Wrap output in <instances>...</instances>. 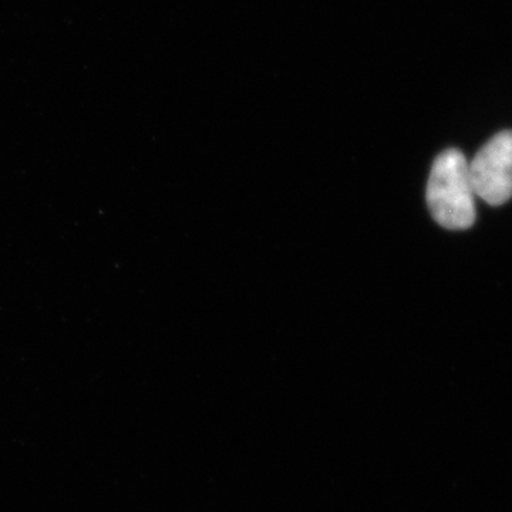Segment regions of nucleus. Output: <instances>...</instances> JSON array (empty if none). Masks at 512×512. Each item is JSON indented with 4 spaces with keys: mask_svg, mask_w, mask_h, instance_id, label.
Returning a JSON list of instances; mask_svg holds the SVG:
<instances>
[{
    "mask_svg": "<svg viewBox=\"0 0 512 512\" xmlns=\"http://www.w3.org/2000/svg\"><path fill=\"white\" fill-rule=\"evenodd\" d=\"M476 192L464 154L448 148L434 161L427 183V205L434 220L447 229H467L476 221Z\"/></svg>",
    "mask_w": 512,
    "mask_h": 512,
    "instance_id": "f257e3e1",
    "label": "nucleus"
},
{
    "mask_svg": "<svg viewBox=\"0 0 512 512\" xmlns=\"http://www.w3.org/2000/svg\"><path fill=\"white\" fill-rule=\"evenodd\" d=\"M470 168L471 184L481 200L503 205L512 197V131H501L481 147Z\"/></svg>",
    "mask_w": 512,
    "mask_h": 512,
    "instance_id": "f03ea898",
    "label": "nucleus"
}]
</instances>
